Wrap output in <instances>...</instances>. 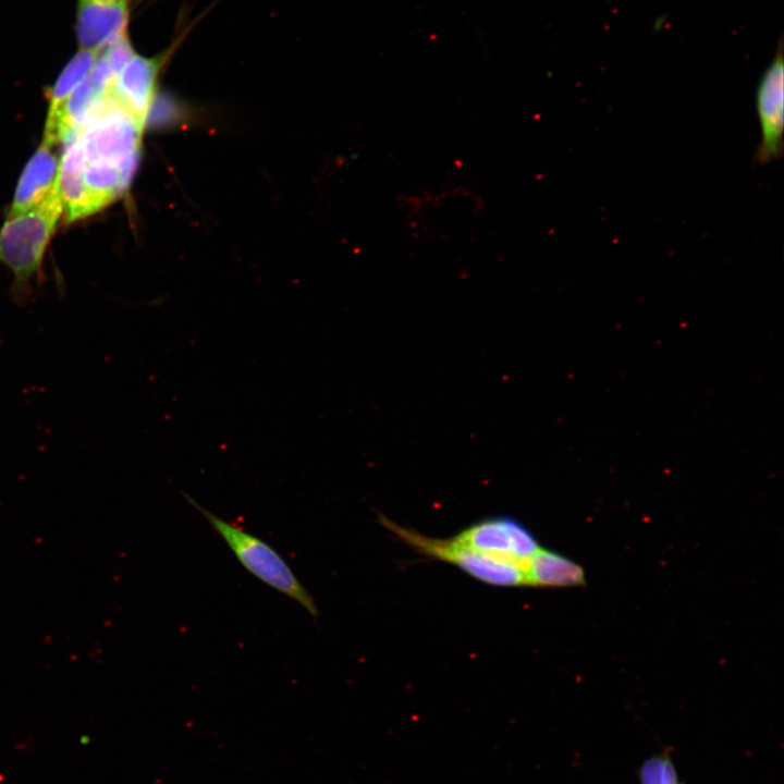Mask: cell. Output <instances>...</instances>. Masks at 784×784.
<instances>
[{"instance_id": "1", "label": "cell", "mask_w": 784, "mask_h": 784, "mask_svg": "<svg viewBox=\"0 0 784 784\" xmlns=\"http://www.w3.org/2000/svg\"><path fill=\"white\" fill-rule=\"evenodd\" d=\"M63 207L58 183L39 204L11 218L0 229V264L13 273L11 298L19 305L32 297V282L42 278V260Z\"/></svg>"}, {"instance_id": "2", "label": "cell", "mask_w": 784, "mask_h": 784, "mask_svg": "<svg viewBox=\"0 0 784 784\" xmlns=\"http://www.w3.org/2000/svg\"><path fill=\"white\" fill-rule=\"evenodd\" d=\"M182 495L207 519L237 561L250 574L274 590L293 599L313 617L318 616V608L314 597L273 547L261 538L246 531L237 524L215 515L203 507L189 494L182 492Z\"/></svg>"}, {"instance_id": "3", "label": "cell", "mask_w": 784, "mask_h": 784, "mask_svg": "<svg viewBox=\"0 0 784 784\" xmlns=\"http://www.w3.org/2000/svg\"><path fill=\"white\" fill-rule=\"evenodd\" d=\"M379 522L400 540L420 554L451 563L474 578L492 586H527L525 573L517 566L479 553L454 538L426 537L380 515Z\"/></svg>"}, {"instance_id": "4", "label": "cell", "mask_w": 784, "mask_h": 784, "mask_svg": "<svg viewBox=\"0 0 784 784\" xmlns=\"http://www.w3.org/2000/svg\"><path fill=\"white\" fill-rule=\"evenodd\" d=\"M454 539L479 553L513 564L524 573L529 558L540 548L529 529L506 516L477 522Z\"/></svg>"}, {"instance_id": "5", "label": "cell", "mask_w": 784, "mask_h": 784, "mask_svg": "<svg viewBox=\"0 0 784 784\" xmlns=\"http://www.w3.org/2000/svg\"><path fill=\"white\" fill-rule=\"evenodd\" d=\"M756 111L760 140L754 159L763 166L784 154V59L782 44L764 70L756 89Z\"/></svg>"}, {"instance_id": "6", "label": "cell", "mask_w": 784, "mask_h": 784, "mask_svg": "<svg viewBox=\"0 0 784 784\" xmlns=\"http://www.w3.org/2000/svg\"><path fill=\"white\" fill-rule=\"evenodd\" d=\"M183 35L164 51L154 57L135 53L122 69L109 90L111 97L123 109L144 123L147 121L155 100L160 72L181 44Z\"/></svg>"}, {"instance_id": "7", "label": "cell", "mask_w": 784, "mask_h": 784, "mask_svg": "<svg viewBox=\"0 0 784 784\" xmlns=\"http://www.w3.org/2000/svg\"><path fill=\"white\" fill-rule=\"evenodd\" d=\"M130 4L77 0L76 38L81 50L101 52L127 33Z\"/></svg>"}, {"instance_id": "8", "label": "cell", "mask_w": 784, "mask_h": 784, "mask_svg": "<svg viewBox=\"0 0 784 784\" xmlns=\"http://www.w3.org/2000/svg\"><path fill=\"white\" fill-rule=\"evenodd\" d=\"M59 161L52 146L41 142L27 162L7 218L17 216L39 204L58 183Z\"/></svg>"}, {"instance_id": "9", "label": "cell", "mask_w": 784, "mask_h": 784, "mask_svg": "<svg viewBox=\"0 0 784 784\" xmlns=\"http://www.w3.org/2000/svg\"><path fill=\"white\" fill-rule=\"evenodd\" d=\"M100 52L78 50L62 70L49 95V109L42 142L54 146L56 127L62 109L74 89L88 76Z\"/></svg>"}, {"instance_id": "10", "label": "cell", "mask_w": 784, "mask_h": 784, "mask_svg": "<svg viewBox=\"0 0 784 784\" xmlns=\"http://www.w3.org/2000/svg\"><path fill=\"white\" fill-rule=\"evenodd\" d=\"M527 586L566 587L581 585L584 569L574 561L553 551L539 548L525 567Z\"/></svg>"}, {"instance_id": "11", "label": "cell", "mask_w": 784, "mask_h": 784, "mask_svg": "<svg viewBox=\"0 0 784 784\" xmlns=\"http://www.w3.org/2000/svg\"><path fill=\"white\" fill-rule=\"evenodd\" d=\"M638 779L640 784H681L670 749L646 759L638 769Z\"/></svg>"}, {"instance_id": "12", "label": "cell", "mask_w": 784, "mask_h": 784, "mask_svg": "<svg viewBox=\"0 0 784 784\" xmlns=\"http://www.w3.org/2000/svg\"><path fill=\"white\" fill-rule=\"evenodd\" d=\"M101 52L108 62L113 83L128 60L136 53L131 44L128 32Z\"/></svg>"}, {"instance_id": "13", "label": "cell", "mask_w": 784, "mask_h": 784, "mask_svg": "<svg viewBox=\"0 0 784 784\" xmlns=\"http://www.w3.org/2000/svg\"><path fill=\"white\" fill-rule=\"evenodd\" d=\"M107 1L123 2V3H128V4H131V2H132L133 0H107Z\"/></svg>"}]
</instances>
